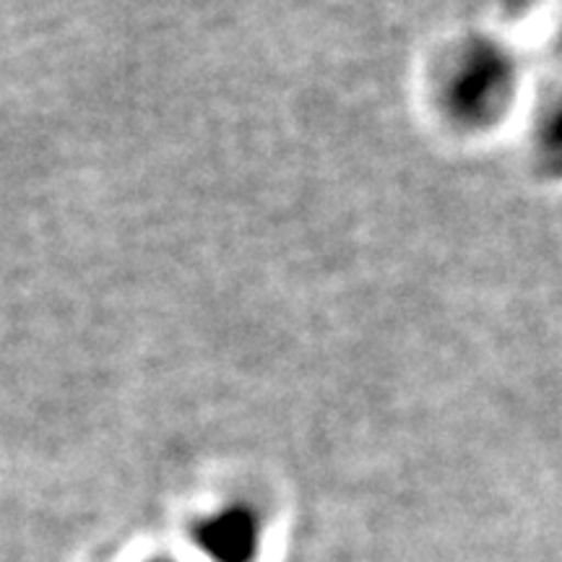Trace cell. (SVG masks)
I'll list each match as a JSON object with an SVG mask.
<instances>
[{
	"instance_id": "obj_1",
	"label": "cell",
	"mask_w": 562,
	"mask_h": 562,
	"mask_svg": "<svg viewBox=\"0 0 562 562\" xmlns=\"http://www.w3.org/2000/svg\"><path fill=\"white\" fill-rule=\"evenodd\" d=\"M516 94V66L501 47L480 42L472 45L448 79L446 100L453 117L469 128H487L503 117Z\"/></svg>"
},
{
	"instance_id": "obj_2",
	"label": "cell",
	"mask_w": 562,
	"mask_h": 562,
	"mask_svg": "<svg viewBox=\"0 0 562 562\" xmlns=\"http://www.w3.org/2000/svg\"><path fill=\"white\" fill-rule=\"evenodd\" d=\"M533 151H537V165L550 178H562V97L539 121Z\"/></svg>"
},
{
	"instance_id": "obj_3",
	"label": "cell",
	"mask_w": 562,
	"mask_h": 562,
	"mask_svg": "<svg viewBox=\"0 0 562 562\" xmlns=\"http://www.w3.org/2000/svg\"><path fill=\"white\" fill-rule=\"evenodd\" d=\"M206 539H211L216 547H224L229 550V554L240 552L248 547L250 542V524L248 518H222L220 524L211 526V531H206Z\"/></svg>"
}]
</instances>
